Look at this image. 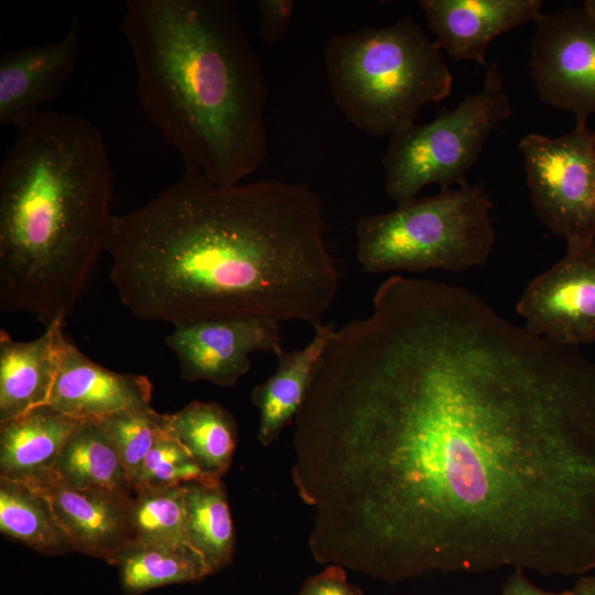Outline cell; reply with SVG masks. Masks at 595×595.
I'll return each instance as SVG.
<instances>
[{
    "label": "cell",
    "instance_id": "obj_19",
    "mask_svg": "<svg viewBox=\"0 0 595 595\" xmlns=\"http://www.w3.org/2000/svg\"><path fill=\"white\" fill-rule=\"evenodd\" d=\"M167 432L190 453L203 473L220 479L231 465L238 428L228 410L216 402L192 401L164 414Z\"/></svg>",
    "mask_w": 595,
    "mask_h": 595
},
{
    "label": "cell",
    "instance_id": "obj_15",
    "mask_svg": "<svg viewBox=\"0 0 595 595\" xmlns=\"http://www.w3.org/2000/svg\"><path fill=\"white\" fill-rule=\"evenodd\" d=\"M440 48L454 61L485 67L489 44L542 13V0H420Z\"/></svg>",
    "mask_w": 595,
    "mask_h": 595
},
{
    "label": "cell",
    "instance_id": "obj_17",
    "mask_svg": "<svg viewBox=\"0 0 595 595\" xmlns=\"http://www.w3.org/2000/svg\"><path fill=\"white\" fill-rule=\"evenodd\" d=\"M83 422L46 404L0 423V477L28 484L50 477Z\"/></svg>",
    "mask_w": 595,
    "mask_h": 595
},
{
    "label": "cell",
    "instance_id": "obj_22",
    "mask_svg": "<svg viewBox=\"0 0 595 595\" xmlns=\"http://www.w3.org/2000/svg\"><path fill=\"white\" fill-rule=\"evenodd\" d=\"M0 531L44 554L72 550L44 494L4 477H0Z\"/></svg>",
    "mask_w": 595,
    "mask_h": 595
},
{
    "label": "cell",
    "instance_id": "obj_20",
    "mask_svg": "<svg viewBox=\"0 0 595 595\" xmlns=\"http://www.w3.org/2000/svg\"><path fill=\"white\" fill-rule=\"evenodd\" d=\"M47 478L72 488L133 490L112 441L96 421H84L73 432Z\"/></svg>",
    "mask_w": 595,
    "mask_h": 595
},
{
    "label": "cell",
    "instance_id": "obj_25",
    "mask_svg": "<svg viewBox=\"0 0 595 595\" xmlns=\"http://www.w3.org/2000/svg\"><path fill=\"white\" fill-rule=\"evenodd\" d=\"M99 423L112 441L134 485L147 455L167 433L164 414L147 405L119 412Z\"/></svg>",
    "mask_w": 595,
    "mask_h": 595
},
{
    "label": "cell",
    "instance_id": "obj_13",
    "mask_svg": "<svg viewBox=\"0 0 595 595\" xmlns=\"http://www.w3.org/2000/svg\"><path fill=\"white\" fill-rule=\"evenodd\" d=\"M30 485L50 501L72 550L116 564L121 551L132 540V493L95 487L72 488L52 478Z\"/></svg>",
    "mask_w": 595,
    "mask_h": 595
},
{
    "label": "cell",
    "instance_id": "obj_10",
    "mask_svg": "<svg viewBox=\"0 0 595 595\" xmlns=\"http://www.w3.org/2000/svg\"><path fill=\"white\" fill-rule=\"evenodd\" d=\"M516 309L536 336L567 347L595 343V241L567 247L528 283Z\"/></svg>",
    "mask_w": 595,
    "mask_h": 595
},
{
    "label": "cell",
    "instance_id": "obj_21",
    "mask_svg": "<svg viewBox=\"0 0 595 595\" xmlns=\"http://www.w3.org/2000/svg\"><path fill=\"white\" fill-rule=\"evenodd\" d=\"M186 538L204 561L208 574L226 567L235 553L236 536L221 480L185 484Z\"/></svg>",
    "mask_w": 595,
    "mask_h": 595
},
{
    "label": "cell",
    "instance_id": "obj_5",
    "mask_svg": "<svg viewBox=\"0 0 595 595\" xmlns=\"http://www.w3.org/2000/svg\"><path fill=\"white\" fill-rule=\"evenodd\" d=\"M324 64L335 105L370 137L412 126L426 102L446 98L453 86L440 46L411 14L389 26L333 35Z\"/></svg>",
    "mask_w": 595,
    "mask_h": 595
},
{
    "label": "cell",
    "instance_id": "obj_4",
    "mask_svg": "<svg viewBox=\"0 0 595 595\" xmlns=\"http://www.w3.org/2000/svg\"><path fill=\"white\" fill-rule=\"evenodd\" d=\"M112 170L99 129L40 110L0 169V309L66 321L106 250Z\"/></svg>",
    "mask_w": 595,
    "mask_h": 595
},
{
    "label": "cell",
    "instance_id": "obj_1",
    "mask_svg": "<svg viewBox=\"0 0 595 595\" xmlns=\"http://www.w3.org/2000/svg\"><path fill=\"white\" fill-rule=\"evenodd\" d=\"M294 419L309 549L390 584L595 570V361L472 291L393 274Z\"/></svg>",
    "mask_w": 595,
    "mask_h": 595
},
{
    "label": "cell",
    "instance_id": "obj_2",
    "mask_svg": "<svg viewBox=\"0 0 595 595\" xmlns=\"http://www.w3.org/2000/svg\"><path fill=\"white\" fill-rule=\"evenodd\" d=\"M105 252L125 307L172 326L262 316L315 329L340 284L318 193L278 178L219 186L193 165L113 215Z\"/></svg>",
    "mask_w": 595,
    "mask_h": 595
},
{
    "label": "cell",
    "instance_id": "obj_16",
    "mask_svg": "<svg viewBox=\"0 0 595 595\" xmlns=\"http://www.w3.org/2000/svg\"><path fill=\"white\" fill-rule=\"evenodd\" d=\"M66 321L45 326L39 337L19 342L0 331V423L48 404Z\"/></svg>",
    "mask_w": 595,
    "mask_h": 595
},
{
    "label": "cell",
    "instance_id": "obj_9",
    "mask_svg": "<svg viewBox=\"0 0 595 595\" xmlns=\"http://www.w3.org/2000/svg\"><path fill=\"white\" fill-rule=\"evenodd\" d=\"M534 22L529 67L539 98L586 125L595 113V18L581 6Z\"/></svg>",
    "mask_w": 595,
    "mask_h": 595
},
{
    "label": "cell",
    "instance_id": "obj_29",
    "mask_svg": "<svg viewBox=\"0 0 595 595\" xmlns=\"http://www.w3.org/2000/svg\"><path fill=\"white\" fill-rule=\"evenodd\" d=\"M501 595H574L572 589L551 592L534 585L524 571H513L506 581Z\"/></svg>",
    "mask_w": 595,
    "mask_h": 595
},
{
    "label": "cell",
    "instance_id": "obj_3",
    "mask_svg": "<svg viewBox=\"0 0 595 595\" xmlns=\"http://www.w3.org/2000/svg\"><path fill=\"white\" fill-rule=\"evenodd\" d=\"M120 28L149 120L219 186L268 153L263 66L231 0H129Z\"/></svg>",
    "mask_w": 595,
    "mask_h": 595
},
{
    "label": "cell",
    "instance_id": "obj_28",
    "mask_svg": "<svg viewBox=\"0 0 595 595\" xmlns=\"http://www.w3.org/2000/svg\"><path fill=\"white\" fill-rule=\"evenodd\" d=\"M345 570L336 564L326 565L304 582L299 595H364L358 586L347 581Z\"/></svg>",
    "mask_w": 595,
    "mask_h": 595
},
{
    "label": "cell",
    "instance_id": "obj_12",
    "mask_svg": "<svg viewBox=\"0 0 595 595\" xmlns=\"http://www.w3.org/2000/svg\"><path fill=\"white\" fill-rule=\"evenodd\" d=\"M80 23L72 18L58 40L8 50L0 57V125H24L53 100L75 69L79 54Z\"/></svg>",
    "mask_w": 595,
    "mask_h": 595
},
{
    "label": "cell",
    "instance_id": "obj_24",
    "mask_svg": "<svg viewBox=\"0 0 595 595\" xmlns=\"http://www.w3.org/2000/svg\"><path fill=\"white\" fill-rule=\"evenodd\" d=\"M185 484L134 488L130 502L131 542L190 547L186 538Z\"/></svg>",
    "mask_w": 595,
    "mask_h": 595
},
{
    "label": "cell",
    "instance_id": "obj_30",
    "mask_svg": "<svg viewBox=\"0 0 595 595\" xmlns=\"http://www.w3.org/2000/svg\"><path fill=\"white\" fill-rule=\"evenodd\" d=\"M572 591L574 595H595V575L578 578Z\"/></svg>",
    "mask_w": 595,
    "mask_h": 595
},
{
    "label": "cell",
    "instance_id": "obj_11",
    "mask_svg": "<svg viewBox=\"0 0 595 595\" xmlns=\"http://www.w3.org/2000/svg\"><path fill=\"white\" fill-rule=\"evenodd\" d=\"M165 344L175 356L182 379L234 387L251 368L253 353L282 347L281 322L262 316L207 320L173 326Z\"/></svg>",
    "mask_w": 595,
    "mask_h": 595
},
{
    "label": "cell",
    "instance_id": "obj_31",
    "mask_svg": "<svg viewBox=\"0 0 595 595\" xmlns=\"http://www.w3.org/2000/svg\"><path fill=\"white\" fill-rule=\"evenodd\" d=\"M582 7L593 17L595 18V0H585L582 4Z\"/></svg>",
    "mask_w": 595,
    "mask_h": 595
},
{
    "label": "cell",
    "instance_id": "obj_27",
    "mask_svg": "<svg viewBox=\"0 0 595 595\" xmlns=\"http://www.w3.org/2000/svg\"><path fill=\"white\" fill-rule=\"evenodd\" d=\"M296 3L293 0H258L260 35L267 44H274L286 33Z\"/></svg>",
    "mask_w": 595,
    "mask_h": 595
},
{
    "label": "cell",
    "instance_id": "obj_23",
    "mask_svg": "<svg viewBox=\"0 0 595 595\" xmlns=\"http://www.w3.org/2000/svg\"><path fill=\"white\" fill-rule=\"evenodd\" d=\"M115 565L127 595H141L171 584L197 582L209 575L202 558L190 547L130 542Z\"/></svg>",
    "mask_w": 595,
    "mask_h": 595
},
{
    "label": "cell",
    "instance_id": "obj_7",
    "mask_svg": "<svg viewBox=\"0 0 595 595\" xmlns=\"http://www.w3.org/2000/svg\"><path fill=\"white\" fill-rule=\"evenodd\" d=\"M512 113L497 62L486 67L482 88L429 123H413L390 137L382 158L385 188L396 204L418 197L434 184L441 190L466 183L491 131Z\"/></svg>",
    "mask_w": 595,
    "mask_h": 595
},
{
    "label": "cell",
    "instance_id": "obj_14",
    "mask_svg": "<svg viewBox=\"0 0 595 595\" xmlns=\"http://www.w3.org/2000/svg\"><path fill=\"white\" fill-rule=\"evenodd\" d=\"M151 399L148 377L109 370L65 338L48 405L80 421L99 422L126 410L151 405Z\"/></svg>",
    "mask_w": 595,
    "mask_h": 595
},
{
    "label": "cell",
    "instance_id": "obj_18",
    "mask_svg": "<svg viewBox=\"0 0 595 595\" xmlns=\"http://www.w3.org/2000/svg\"><path fill=\"white\" fill-rule=\"evenodd\" d=\"M334 329L333 324H323L303 348L282 349L275 355V371L252 389L251 402L259 411L257 439L263 446L275 442L294 422Z\"/></svg>",
    "mask_w": 595,
    "mask_h": 595
},
{
    "label": "cell",
    "instance_id": "obj_8",
    "mask_svg": "<svg viewBox=\"0 0 595 595\" xmlns=\"http://www.w3.org/2000/svg\"><path fill=\"white\" fill-rule=\"evenodd\" d=\"M534 214L567 247L595 241V130L526 134L518 144Z\"/></svg>",
    "mask_w": 595,
    "mask_h": 595
},
{
    "label": "cell",
    "instance_id": "obj_6",
    "mask_svg": "<svg viewBox=\"0 0 595 595\" xmlns=\"http://www.w3.org/2000/svg\"><path fill=\"white\" fill-rule=\"evenodd\" d=\"M491 208L484 185L466 182L363 216L356 225L357 262L366 273L483 266L496 241Z\"/></svg>",
    "mask_w": 595,
    "mask_h": 595
},
{
    "label": "cell",
    "instance_id": "obj_26",
    "mask_svg": "<svg viewBox=\"0 0 595 595\" xmlns=\"http://www.w3.org/2000/svg\"><path fill=\"white\" fill-rule=\"evenodd\" d=\"M207 477L190 453L167 432L147 455L134 488L178 486L192 482H215Z\"/></svg>",
    "mask_w": 595,
    "mask_h": 595
}]
</instances>
